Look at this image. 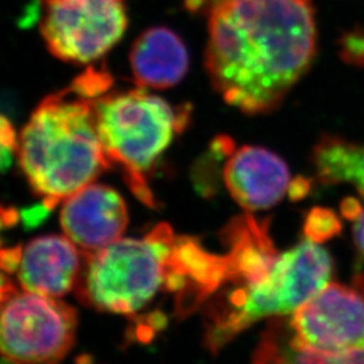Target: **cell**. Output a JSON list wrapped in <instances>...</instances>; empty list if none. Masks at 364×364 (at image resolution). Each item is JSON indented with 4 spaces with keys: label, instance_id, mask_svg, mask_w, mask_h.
I'll list each match as a JSON object with an SVG mask.
<instances>
[{
    "label": "cell",
    "instance_id": "6da1fadb",
    "mask_svg": "<svg viewBox=\"0 0 364 364\" xmlns=\"http://www.w3.org/2000/svg\"><path fill=\"white\" fill-rule=\"evenodd\" d=\"M208 22L205 68L221 97L245 114L269 112L316 55L312 0H185Z\"/></svg>",
    "mask_w": 364,
    "mask_h": 364
},
{
    "label": "cell",
    "instance_id": "7a4b0ae2",
    "mask_svg": "<svg viewBox=\"0 0 364 364\" xmlns=\"http://www.w3.org/2000/svg\"><path fill=\"white\" fill-rule=\"evenodd\" d=\"M207 250L161 223L139 237H120L84 254L80 299L102 312L142 317L158 296L174 299L176 314L188 316L208 301Z\"/></svg>",
    "mask_w": 364,
    "mask_h": 364
},
{
    "label": "cell",
    "instance_id": "3957f363",
    "mask_svg": "<svg viewBox=\"0 0 364 364\" xmlns=\"http://www.w3.org/2000/svg\"><path fill=\"white\" fill-rule=\"evenodd\" d=\"M109 85L107 73L87 70L69 88L43 99L19 134V165L43 208L64 203L111 166L92 105Z\"/></svg>",
    "mask_w": 364,
    "mask_h": 364
},
{
    "label": "cell",
    "instance_id": "277c9868",
    "mask_svg": "<svg viewBox=\"0 0 364 364\" xmlns=\"http://www.w3.org/2000/svg\"><path fill=\"white\" fill-rule=\"evenodd\" d=\"M93 114L105 156L122 170L134 196L156 208L149 174L174 136L183 130L186 108H174L144 88L107 91L92 99Z\"/></svg>",
    "mask_w": 364,
    "mask_h": 364
},
{
    "label": "cell",
    "instance_id": "5b68a950",
    "mask_svg": "<svg viewBox=\"0 0 364 364\" xmlns=\"http://www.w3.org/2000/svg\"><path fill=\"white\" fill-rule=\"evenodd\" d=\"M331 275L329 254L308 237L281 252L270 273L260 282L234 287L209 306L205 324L209 350L219 351L263 317L293 314L328 285Z\"/></svg>",
    "mask_w": 364,
    "mask_h": 364
},
{
    "label": "cell",
    "instance_id": "8992f818",
    "mask_svg": "<svg viewBox=\"0 0 364 364\" xmlns=\"http://www.w3.org/2000/svg\"><path fill=\"white\" fill-rule=\"evenodd\" d=\"M76 331V309L54 297L23 290L0 305V355L11 363H60Z\"/></svg>",
    "mask_w": 364,
    "mask_h": 364
},
{
    "label": "cell",
    "instance_id": "52a82bcc",
    "mask_svg": "<svg viewBox=\"0 0 364 364\" xmlns=\"http://www.w3.org/2000/svg\"><path fill=\"white\" fill-rule=\"evenodd\" d=\"M38 6L46 48L65 63L100 60L129 26L126 0H38Z\"/></svg>",
    "mask_w": 364,
    "mask_h": 364
},
{
    "label": "cell",
    "instance_id": "ba28073f",
    "mask_svg": "<svg viewBox=\"0 0 364 364\" xmlns=\"http://www.w3.org/2000/svg\"><path fill=\"white\" fill-rule=\"evenodd\" d=\"M301 344L341 353L364 348V290L328 284L289 318Z\"/></svg>",
    "mask_w": 364,
    "mask_h": 364
},
{
    "label": "cell",
    "instance_id": "9c48e42d",
    "mask_svg": "<svg viewBox=\"0 0 364 364\" xmlns=\"http://www.w3.org/2000/svg\"><path fill=\"white\" fill-rule=\"evenodd\" d=\"M127 224L123 197L103 183H90L63 203L64 234L84 254L99 251L123 237Z\"/></svg>",
    "mask_w": 364,
    "mask_h": 364
},
{
    "label": "cell",
    "instance_id": "30bf717a",
    "mask_svg": "<svg viewBox=\"0 0 364 364\" xmlns=\"http://www.w3.org/2000/svg\"><path fill=\"white\" fill-rule=\"evenodd\" d=\"M84 252L64 235H43L21 246L15 269L25 291L63 297L77 287Z\"/></svg>",
    "mask_w": 364,
    "mask_h": 364
},
{
    "label": "cell",
    "instance_id": "8fae6325",
    "mask_svg": "<svg viewBox=\"0 0 364 364\" xmlns=\"http://www.w3.org/2000/svg\"><path fill=\"white\" fill-rule=\"evenodd\" d=\"M224 181L240 207L259 210L273 207L284 197L290 173L277 154L263 147L243 146L230 156Z\"/></svg>",
    "mask_w": 364,
    "mask_h": 364
},
{
    "label": "cell",
    "instance_id": "7c38bea8",
    "mask_svg": "<svg viewBox=\"0 0 364 364\" xmlns=\"http://www.w3.org/2000/svg\"><path fill=\"white\" fill-rule=\"evenodd\" d=\"M130 68L135 84L144 90H168L188 72L189 54L180 36L168 27H151L132 45Z\"/></svg>",
    "mask_w": 364,
    "mask_h": 364
},
{
    "label": "cell",
    "instance_id": "4fadbf2b",
    "mask_svg": "<svg viewBox=\"0 0 364 364\" xmlns=\"http://www.w3.org/2000/svg\"><path fill=\"white\" fill-rule=\"evenodd\" d=\"M252 364H364V348L329 353L301 344L289 320L277 317L263 332Z\"/></svg>",
    "mask_w": 364,
    "mask_h": 364
},
{
    "label": "cell",
    "instance_id": "5bb4252c",
    "mask_svg": "<svg viewBox=\"0 0 364 364\" xmlns=\"http://www.w3.org/2000/svg\"><path fill=\"white\" fill-rule=\"evenodd\" d=\"M313 162L318 181L352 183L364 196V144L324 136L314 147Z\"/></svg>",
    "mask_w": 364,
    "mask_h": 364
},
{
    "label": "cell",
    "instance_id": "9a60e30c",
    "mask_svg": "<svg viewBox=\"0 0 364 364\" xmlns=\"http://www.w3.org/2000/svg\"><path fill=\"white\" fill-rule=\"evenodd\" d=\"M338 231V218L328 209H313L305 223V236L316 243L335 236Z\"/></svg>",
    "mask_w": 364,
    "mask_h": 364
},
{
    "label": "cell",
    "instance_id": "2e32d148",
    "mask_svg": "<svg viewBox=\"0 0 364 364\" xmlns=\"http://www.w3.org/2000/svg\"><path fill=\"white\" fill-rule=\"evenodd\" d=\"M340 54L348 64L364 66V28H356L340 39Z\"/></svg>",
    "mask_w": 364,
    "mask_h": 364
},
{
    "label": "cell",
    "instance_id": "e0dca14e",
    "mask_svg": "<svg viewBox=\"0 0 364 364\" xmlns=\"http://www.w3.org/2000/svg\"><path fill=\"white\" fill-rule=\"evenodd\" d=\"M18 141L11 122L0 115V169L11 164L14 154L18 153Z\"/></svg>",
    "mask_w": 364,
    "mask_h": 364
},
{
    "label": "cell",
    "instance_id": "ac0fdd59",
    "mask_svg": "<svg viewBox=\"0 0 364 364\" xmlns=\"http://www.w3.org/2000/svg\"><path fill=\"white\" fill-rule=\"evenodd\" d=\"M353 220H355V225H353L355 243L359 248V251L364 255V208H362L359 215Z\"/></svg>",
    "mask_w": 364,
    "mask_h": 364
},
{
    "label": "cell",
    "instance_id": "d6986e66",
    "mask_svg": "<svg viewBox=\"0 0 364 364\" xmlns=\"http://www.w3.org/2000/svg\"><path fill=\"white\" fill-rule=\"evenodd\" d=\"M15 291L16 287L14 285L13 281L0 269V305L10 299Z\"/></svg>",
    "mask_w": 364,
    "mask_h": 364
}]
</instances>
